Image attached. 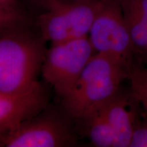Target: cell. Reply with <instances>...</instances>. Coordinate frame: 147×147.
Returning a JSON list of instances; mask_svg holds the SVG:
<instances>
[{
	"label": "cell",
	"mask_w": 147,
	"mask_h": 147,
	"mask_svg": "<svg viewBox=\"0 0 147 147\" xmlns=\"http://www.w3.org/2000/svg\"><path fill=\"white\" fill-rule=\"evenodd\" d=\"M103 1L90 0L49 5L38 19L42 39L53 45L88 36Z\"/></svg>",
	"instance_id": "3957f363"
},
{
	"label": "cell",
	"mask_w": 147,
	"mask_h": 147,
	"mask_svg": "<svg viewBox=\"0 0 147 147\" xmlns=\"http://www.w3.org/2000/svg\"><path fill=\"white\" fill-rule=\"evenodd\" d=\"M86 135L93 146L117 147L115 132L100 110L82 121Z\"/></svg>",
	"instance_id": "30bf717a"
},
{
	"label": "cell",
	"mask_w": 147,
	"mask_h": 147,
	"mask_svg": "<svg viewBox=\"0 0 147 147\" xmlns=\"http://www.w3.org/2000/svg\"><path fill=\"white\" fill-rule=\"evenodd\" d=\"M129 67L100 53H95L76 83L62 100L71 117L84 121L106 104L129 78Z\"/></svg>",
	"instance_id": "6da1fadb"
},
{
	"label": "cell",
	"mask_w": 147,
	"mask_h": 147,
	"mask_svg": "<svg viewBox=\"0 0 147 147\" xmlns=\"http://www.w3.org/2000/svg\"><path fill=\"white\" fill-rule=\"evenodd\" d=\"M100 110L115 132L117 147H129L136 127L145 115L131 89H119Z\"/></svg>",
	"instance_id": "ba28073f"
},
{
	"label": "cell",
	"mask_w": 147,
	"mask_h": 147,
	"mask_svg": "<svg viewBox=\"0 0 147 147\" xmlns=\"http://www.w3.org/2000/svg\"><path fill=\"white\" fill-rule=\"evenodd\" d=\"M74 143L72 133L65 123L57 117L30 119L5 134L1 146L61 147Z\"/></svg>",
	"instance_id": "8992f818"
},
{
	"label": "cell",
	"mask_w": 147,
	"mask_h": 147,
	"mask_svg": "<svg viewBox=\"0 0 147 147\" xmlns=\"http://www.w3.org/2000/svg\"><path fill=\"white\" fill-rule=\"evenodd\" d=\"M128 80L132 93L140 102L147 115V68L134 62L129 69Z\"/></svg>",
	"instance_id": "7c38bea8"
},
{
	"label": "cell",
	"mask_w": 147,
	"mask_h": 147,
	"mask_svg": "<svg viewBox=\"0 0 147 147\" xmlns=\"http://www.w3.org/2000/svg\"><path fill=\"white\" fill-rule=\"evenodd\" d=\"M45 53L23 30L0 36V91H23L38 83Z\"/></svg>",
	"instance_id": "7a4b0ae2"
},
{
	"label": "cell",
	"mask_w": 147,
	"mask_h": 147,
	"mask_svg": "<svg viewBox=\"0 0 147 147\" xmlns=\"http://www.w3.org/2000/svg\"><path fill=\"white\" fill-rule=\"evenodd\" d=\"M129 147H147V115L146 114L136 127Z\"/></svg>",
	"instance_id": "4fadbf2b"
},
{
	"label": "cell",
	"mask_w": 147,
	"mask_h": 147,
	"mask_svg": "<svg viewBox=\"0 0 147 147\" xmlns=\"http://www.w3.org/2000/svg\"><path fill=\"white\" fill-rule=\"evenodd\" d=\"M45 101L39 82L23 91H0V146L5 134L32 119Z\"/></svg>",
	"instance_id": "52a82bcc"
},
{
	"label": "cell",
	"mask_w": 147,
	"mask_h": 147,
	"mask_svg": "<svg viewBox=\"0 0 147 147\" xmlns=\"http://www.w3.org/2000/svg\"><path fill=\"white\" fill-rule=\"evenodd\" d=\"M89 37L51 45L41 67L45 80L63 98L95 54Z\"/></svg>",
	"instance_id": "277c9868"
},
{
	"label": "cell",
	"mask_w": 147,
	"mask_h": 147,
	"mask_svg": "<svg viewBox=\"0 0 147 147\" xmlns=\"http://www.w3.org/2000/svg\"><path fill=\"white\" fill-rule=\"evenodd\" d=\"M36 1L44 8H46L49 5L58 2H77V1H90V0H36Z\"/></svg>",
	"instance_id": "5bb4252c"
},
{
	"label": "cell",
	"mask_w": 147,
	"mask_h": 147,
	"mask_svg": "<svg viewBox=\"0 0 147 147\" xmlns=\"http://www.w3.org/2000/svg\"><path fill=\"white\" fill-rule=\"evenodd\" d=\"M133 45L135 61L147 68V0H119Z\"/></svg>",
	"instance_id": "9c48e42d"
},
{
	"label": "cell",
	"mask_w": 147,
	"mask_h": 147,
	"mask_svg": "<svg viewBox=\"0 0 147 147\" xmlns=\"http://www.w3.org/2000/svg\"><path fill=\"white\" fill-rule=\"evenodd\" d=\"M27 20L19 3L14 0H0V36L23 30Z\"/></svg>",
	"instance_id": "8fae6325"
},
{
	"label": "cell",
	"mask_w": 147,
	"mask_h": 147,
	"mask_svg": "<svg viewBox=\"0 0 147 147\" xmlns=\"http://www.w3.org/2000/svg\"><path fill=\"white\" fill-rule=\"evenodd\" d=\"M88 37L95 53L110 57L129 67L136 62L119 0H104Z\"/></svg>",
	"instance_id": "5b68a950"
}]
</instances>
